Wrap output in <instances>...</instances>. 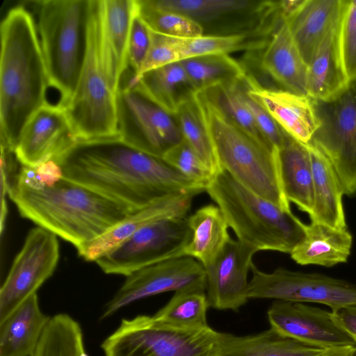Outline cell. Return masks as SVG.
<instances>
[{"instance_id":"21","label":"cell","mask_w":356,"mask_h":356,"mask_svg":"<svg viewBox=\"0 0 356 356\" xmlns=\"http://www.w3.org/2000/svg\"><path fill=\"white\" fill-rule=\"evenodd\" d=\"M260 68L283 90L307 95V65L283 18L261 47Z\"/></svg>"},{"instance_id":"41","label":"cell","mask_w":356,"mask_h":356,"mask_svg":"<svg viewBox=\"0 0 356 356\" xmlns=\"http://www.w3.org/2000/svg\"><path fill=\"white\" fill-rule=\"evenodd\" d=\"M239 87L241 97L259 130L278 150L283 145L289 135L279 127L260 103L249 93L248 75L247 74L240 80Z\"/></svg>"},{"instance_id":"31","label":"cell","mask_w":356,"mask_h":356,"mask_svg":"<svg viewBox=\"0 0 356 356\" xmlns=\"http://www.w3.org/2000/svg\"><path fill=\"white\" fill-rule=\"evenodd\" d=\"M173 116L182 138L197 154L213 175L222 170L197 92L181 102Z\"/></svg>"},{"instance_id":"27","label":"cell","mask_w":356,"mask_h":356,"mask_svg":"<svg viewBox=\"0 0 356 356\" xmlns=\"http://www.w3.org/2000/svg\"><path fill=\"white\" fill-rule=\"evenodd\" d=\"M349 84L340 58L337 27L307 65V95L314 101L328 102L341 94Z\"/></svg>"},{"instance_id":"33","label":"cell","mask_w":356,"mask_h":356,"mask_svg":"<svg viewBox=\"0 0 356 356\" xmlns=\"http://www.w3.org/2000/svg\"><path fill=\"white\" fill-rule=\"evenodd\" d=\"M195 92L234 83L245 74V68L229 54H211L180 61Z\"/></svg>"},{"instance_id":"1","label":"cell","mask_w":356,"mask_h":356,"mask_svg":"<svg viewBox=\"0 0 356 356\" xmlns=\"http://www.w3.org/2000/svg\"><path fill=\"white\" fill-rule=\"evenodd\" d=\"M53 160L64 178L136 210L171 195L206 191V186L162 158L130 145L120 136L78 140Z\"/></svg>"},{"instance_id":"14","label":"cell","mask_w":356,"mask_h":356,"mask_svg":"<svg viewBox=\"0 0 356 356\" xmlns=\"http://www.w3.org/2000/svg\"><path fill=\"white\" fill-rule=\"evenodd\" d=\"M207 288L204 267L195 259L182 256L140 268L128 276L107 302L102 318H108L137 300L168 291Z\"/></svg>"},{"instance_id":"39","label":"cell","mask_w":356,"mask_h":356,"mask_svg":"<svg viewBox=\"0 0 356 356\" xmlns=\"http://www.w3.org/2000/svg\"><path fill=\"white\" fill-rule=\"evenodd\" d=\"M338 44L343 70L350 82L356 81V0H344L338 26Z\"/></svg>"},{"instance_id":"5","label":"cell","mask_w":356,"mask_h":356,"mask_svg":"<svg viewBox=\"0 0 356 356\" xmlns=\"http://www.w3.org/2000/svg\"><path fill=\"white\" fill-rule=\"evenodd\" d=\"M49 86L65 107L74 95L85 63L91 0L33 1Z\"/></svg>"},{"instance_id":"32","label":"cell","mask_w":356,"mask_h":356,"mask_svg":"<svg viewBox=\"0 0 356 356\" xmlns=\"http://www.w3.org/2000/svg\"><path fill=\"white\" fill-rule=\"evenodd\" d=\"M204 290L176 291L169 302L153 316L158 323L179 330H196L209 327L207 311L209 307Z\"/></svg>"},{"instance_id":"11","label":"cell","mask_w":356,"mask_h":356,"mask_svg":"<svg viewBox=\"0 0 356 356\" xmlns=\"http://www.w3.org/2000/svg\"><path fill=\"white\" fill-rule=\"evenodd\" d=\"M321 125L311 143L327 158L344 195L356 193V81L336 98L314 101Z\"/></svg>"},{"instance_id":"23","label":"cell","mask_w":356,"mask_h":356,"mask_svg":"<svg viewBox=\"0 0 356 356\" xmlns=\"http://www.w3.org/2000/svg\"><path fill=\"white\" fill-rule=\"evenodd\" d=\"M277 154L285 197L300 211L309 215L314 204V192L312 159L307 145L288 136Z\"/></svg>"},{"instance_id":"3","label":"cell","mask_w":356,"mask_h":356,"mask_svg":"<svg viewBox=\"0 0 356 356\" xmlns=\"http://www.w3.org/2000/svg\"><path fill=\"white\" fill-rule=\"evenodd\" d=\"M36 28L22 6L1 23V145L13 151L28 121L47 103L49 78Z\"/></svg>"},{"instance_id":"2","label":"cell","mask_w":356,"mask_h":356,"mask_svg":"<svg viewBox=\"0 0 356 356\" xmlns=\"http://www.w3.org/2000/svg\"><path fill=\"white\" fill-rule=\"evenodd\" d=\"M8 197L23 218L76 250L137 211L64 177L51 185L39 184L25 168L19 171Z\"/></svg>"},{"instance_id":"43","label":"cell","mask_w":356,"mask_h":356,"mask_svg":"<svg viewBox=\"0 0 356 356\" xmlns=\"http://www.w3.org/2000/svg\"><path fill=\"white\" fill-rule=\"evenodd\" d=\"M137 1V0H136ZM152 42V30L138 10L134 15L128 43V67L135 76L147 55Z\"/></svg>"},{"instance_id":"17","label":"cell","mask_w":356,"mask_h":356,"mask_svg":"<svg viewBox=\"0 0 356 356\" xmlns=\"http://www.w3.org/2000/svg\"><path fill=\"white\" fill-rule=\"evenodd\" d=\"M258 252L230 238L214 261L204 268L209 307L237 312L249 300L248 274Z\"/></svg>"},{"instance_id":"7","label":"cell","mask_w":356,"mask_h":356,"mask_svg":"<svg viewBox=\"0 0 356 356\" xmlns=\"http://www.w3.org/2000/svg\"><path fill=\"white\" fill-rule=\"evenodd\" d=\"M116 96L99 54L97 0H91L85 63L76 90L64 107L78 140L120 136Z\"/></svg>"},{"instance_id":"36","label":"cell","mask_w":356,"mask_h":356,"mask_svg":"<svg viewBox=\"0 0 356 356\" xmlns=\"http://www.w3.org/2000/svg\"><path fill=\"white\" fill-rule=\"evenodd\" d=\"M158 8L182 14L200 24H207L233 14L257 8L260 2L249 0H148Z\"/></svg>"},{"instance_id":"4","label":"cell","mask_w":356,"mask_h":356,"mask_svg":"<svg viewBox=\"0 0 356 356\" xmlns=\"http://www.w3.org/2000/svg\"><path fill=\"white\" fill-rule=\"evenodd\" d=\"M205 191L237 239L257 251L290 254L305 236L306 225L291 210L252 192L224 170L213 177Z\"/></svg>"},{"instance_id":"30","label":"cell","mask_w":356,"mask_h":356,"mask_svg":"<svg viewBox=\"0 0 356 356\" xmlns=\"http://www.w3.org/2000/svg\"><path fill=\"white\" fill-rule=\"evenodd\" d=\"M131 74L126 80L172 115L181 102L196 92L180 61L147 72L136 80Z\"/></svg>"},{"instance_id":"34","label":"cell","mask_w":356,"mask_h":356,"mask_svg":"<svg viewBox=\"0 0 356 356\" xmlns=\"http://www.w3.org/2000/svg\"><path fill=\"white\" fill-rule=\"evenodd\" d=\"M31 356H88L79 323L66 314L51 317Z\"/></svg>"},{"instance_id":"42","label":"cell","mask_w":356,"mask_h":356,"mask_svg":"<svg viewBox=\"0 0 356 356\" xmlns=\"http://www.w3.org/2000/svg\"><path fill=\"white\" fill-rule=\"evenodd\" d=\"M181 61L177 47V38L167 36L152 31V42L147 55L138 74L133 76L136 80L150 70Z\"/></svg>"},{"instance_id":"25","label":"cell","mask_w":356,"mask_h":356,"mask_svg":"<svg viewBox=\"0 0 356 356\" xmlns=\"http://www.w3.org/2000/svg\"><path fill=\"white\" fill-rule=\"evenodd\" d=\"M307 145L312 159L314 192L309 218L336 229H348L342 202L344 192L339 179L325 154L312 143Z\"/></svg>"},{"instance_id":"18","label":"cell","mask_w":356,"mask_h":356,"mask_svg":"<svg viewBox=\"0 0 356 356\" xmlns=\"http://www.w3.org/2000/svg\"><path fill=\"white\" fill-rule=\"evenodd\" d=\"M99 49L108 81L117 94L128 67V43L136 0H97Z\"/></svg>"},{"instance_id":"29","label":"cell","mask_w":356,"mask_h":356,"mask_svg":"<svg viewBox=\"0 0 356 356\" xmlns=\"http://www.w3.org/2000/svg\"><path fill=\"white\" fill-rule=\"evenodd\" d=\"M192 232L184 256L193 257L206 268L221 252L231 238L226 220L217 205L207 204L188 216Z\"/></svg>"},{"instance_id":"22","label":"cell","mask_w":356,"mask_h":356,"mask_svg":"<svg viewBox=\"0 0 356 356\" xmlns=\"http://www.w3.org/2000/svg\"><path fill=\"white\" fill-rule=\"evenodd\" d=\"M344 0H304L300 7L284 19L307 65L329 34L339 26Z\"/></svg>"},{"instance_id":"40","label":"cell","mask_w":356,"mask_h":356,"mask_svg":"<svg viewBox=\"0 0 356 356\" xmlns=\"http://www.w3.org/2000/svg\"><path fill=\"white\" fill-rule=\"evenodd\" d=\"M162 159L184 176L206 188L214 177L197 154L184 139L168 149Z\"/></svg>"},{"instance_id":"13","label":"cell","mask_w":356,"mask_h":356,"mask_svg":"<svg viewBox=\"0 0 356 356\" xmlns=\"http://www.w3.org/2000/svg\"><path fill=\"white\" fill-rule=\"evenodd\" d=\"M59 257L54 234L38 226L29 231L1 287L0 323L53 275Z\"/></svg>"},{"instance_id":"37","label":"cell","mask_w":356,"mask_h":356,"mask_svg":"<svg viewBox=\"0 0 356 356\" xmlns=\"http://www.w3.org/2000/svg\"><path fill=\"white\" fill-rule=\"evenodd\" d=\"M250 34L203 35L192 38H177L181 60L211 54H229L235 51L256 50L266 40L248 39Z\"/></svg>"},{"instance_id":"38","label":"cell","mask_w":356,"mask_h":356,"mask_svg":"<svg viewBox=\"0 0 356 356\" xmlns=\"http://www.w3.org/2000/svg\"><path fill=\"white\" fill-rule=\"evenodd\" d=\"M137 3L140 15L155 33L179 38L204 35L200 24L182 14L154 7L148 0H137Z\"/></svg>"},{"instance_id":"16","label":"cell","mask_w":356,"mask_h":356,"mask_svg":"<svg viewBox=\"0 0 356 356\" xmlns=\"http://www.w3.org/2000/svg\"><path fill=\"white\" fill-rule=\"evenodd\" d=\"M77 141L65 108L47 102L26 123L15 153L22 165L35 168L56 159Z\"/></svg>"},{"instance_id":"45","label":"cell","mask_w":356,"mask_h":356,"mask_svg":"<svg viewBox=\"0 0 356 356\" xmlns=\"http://www.w3.org/2000/svg\"><path fill=\"white\" fill-rule=\"evenodd\" d=\"M318 356H356V346L326 350Z\"/></svg>"},{"instance_id":"15","label":"cell","mask_w":356,"mask_h":356,"mask_svg":"<svg viewBox=\"0 0 356 356\" xmlns=\"http://www.w3.org/2000/svg\"><path fill=\"white\" fill-rule=\"evenodd\" d=\"M267 315L272 329L299 341L325 350L356 346L332 312L302 302L275 300Z\"/></svg>"},{"instance_id":"20","label":"cell","mask_w":356,"mask_h":356,"mask_svg":"<svg viewBox=\"0 0 356 356\" xmlns=\"http://www.w3.org/2000/svg\"><path fill=\"white\" fill-rule=\"evenodd\" d=\"M197 193L174 194L156 200L136 211L104 234L77 250L88 261H95L143 227L169 218H185Z\"/></svg>"},{"instance_id":"44","label":"cell","mask_w":356,"mask_h":356,"mask_svg":"<svg viewBox=\"0 0 356 356\" xmlns=\"http://www.w3.org/2000/svg\"><path fill=\"white\" fill-rule=\"evenodd\" d=\"M338 323L356 342V305L332 310Z\"/></svg>"},{"instance_id":"24","label":"cell","mask_w":356,"mask_h":356,"mask_svg":"<svg viewBox=\"0 0 356 356\" xmlns=\"http://www.w3.org/2000/svg\"><path fill=\"white\" fill-rule=\"evenodd\" d=\"M353 245V236L346 229L311 220L306 225L303 240L289 254L301 266L333 267L347 262Z\"/></svg>"},{"instance_id":"28","label":"cell","mask_w":356,"mask_h":356,"mask_svg":"<svg viewBox=\"0 0 356 356\" xmlns=\"http://www.w3.org/2000/svg\"><path fill=\"white\" fill-rule=\"evenodd\" d=\"M218 356H318L326 350L282 335L271 327L257 334L222 333Z\"/></svg>"},{"instance_id":"26","label":"cell","mask_w":356,"mask_h":356,"mask_svg":"<svg viewBox=\"0 0 356 356\" xmlns=\"http://www.w3.org/2000/svg\"><path fill=\"white\" fill-rule=\"evenodd\" d=\"M51 319L40 309L37 293L0 323V356H31Z\"/></svg>"},{"instance_id":"12","label":"cell","mask_w":356,"mask_h":356,"mask_svg":"<svg viewBox=\"0 0 356 356\" xmlns=\"http://www.w3.org/2000/svg\"><path fill=\"white\" fill-rule=\"evenodd\" d=\"M120 138L130 145L162 158L182 140L175 117L149 99L135 85L120 83L117 96Z\"/></svg>"},{"instance_id":"10","label":"cell","mask_w":356,"mask_h":356,"mask_svg":"<svg viewBox=\"0 0 356 356\" xmlns=\"http://www.w3.org/2000/svg\"><path fill=\"white\" fill-rule=\"evenodd\" d=\"M248 297L295 302H314L332 310L356 305V285L346 280L316 273L282 268L263 272L252 263Z\"/></svg>"},{"instance_id":"6","label":"cell","mask_w":356,"mask_h":356,"mask_svg":"<svg viewBox=\"0 0 356 356\" xmlns=\"http://www.w3.org/2000/svg\"><path fill=\"white\" fill-rule=\"evenodd\" d=\"M222 170L255 194L290 211L281 184L277 149L225 118L197 92Z\"/></svg>"},{"instance_id":"35","label":"cell","mask_w":356,"mask_h":356,"mask_svg":"<svg viewBox=\"0 0 356 356\" xmlns=\"http://www.w3.org/2000/svg\"><path fill=\"white\" fill-rule=\"evenodd\" d=\"M240 80L215 86L198 92L228 120L260 142L275 147L262 134L246 107L240 92Z\"/></svg>"},{"instance_id":"9","label":"cell","mask_w":356,"mask_h":356,"mask_svg":"<svg viewBox=\"0 0 356 356\" xmlns=\"http://www.w3.org/2000/svg\"><path fill=\"white\" fill-rule=\"evenodd\" d=\"M191 237L188 217L161 219L143 227L95 262L106 274L127 277L149 265L184 256Z\"/></svg>"},{"instance_id":"19","label":"cell","mask_w":356,"mask_h":356,"mask_svg":"<svg viewBox=\"0 0 356 356\" xmlns=\"http://www.w3.org/2000/svg\"><path fill=\"white\" fill-rule=\"evenodd\" d=\"M248 91L286 134L303 144L311 143L321 125L314 99L283 89L263 87L250 76Z\"/></svg>"},{"instance_id":"8","label":"cell","mask_w":356,"mask_h":356,"mask_svg":"<svg viewBox=\"0 0 356 356\" xmlns=\"http://www.w3.org/2000/svg\"><path fill=\"white\" fill-rule=\"evenodd\" d=\"M221 332L209 326L174 329L153 316L123 319L102 343L105 356H218Z\"/></svg>"}]
</instances>
